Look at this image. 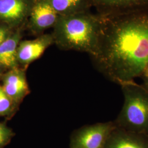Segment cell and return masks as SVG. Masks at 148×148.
Masks as SVG:
<instances>
[{
	"instance_id": "obj_8",
	"label": "cell",
	"mask_w": 148,
	"mask_h": 148,
	"mask_svg": "<svg viewBox=\"0 0 148 148\" xmlns=\"http://www.w3.org/2000/svg\"><path fill=\"white\" fill-rule=\"evenodd\" d=\"M3 89L13 102L21 101L29 92L24 69L18 67L11 69L5 75Z\"/></svg>"
},
{
	"instance_id": "obj_1",
	"label": "cell",
	"mask_w": 148,
	"mask_h": 148,
	"mask_svg": "<svg viewBox=\"0 0 148 148\" xmlns=\"http://www.w3.org/2000/svg\"><path fill=\"white\" fill-rule=\"evenodd\" d=\"M93 57L113 81L123 85L142 75L148 64V10L102 14Z\"/></svg>"
},
{
	"instance_id": "obj_5",
	"label": "cell",
	"mask_w": 148,
	"mask_h": 148,
	"mask_svg": "<svg viewBox=\"0 0 148 148\" xmlns=\"http://www.w3.org/2000/svg\"><path fill=\"white\" fill-rule=\"evenodd\" d=\"M58 17L49 0H36L28 18V26L32 33L40 34L54 27Z\"/></svg>"
},
{
	"instance_id": "obj_15",
	"label": "cell",
	"mask_w": 148,
	"mask_h": 148,
	"mask_svg": "<svg viewBox=\"0 0 148 148\" xmlns=\"http://www.w3.org/2000/svg\"><path fill=\"white\" fill-rule=\"evenodd\" d=\"M8 30L7 28L0 27V45L8 37Z\"/></svg>"
},
{
	"instance_id": "obj_3",
	"label": "cell",
	"mask_w": 148,
	"mask_h": 148,
	"mask_svg": "<svg viewBox=\"0 0 148 148\" xmlns=\"http://www.w3.org/2000/svg\"><path fill=\"white\" fill-rule=\"evenodd\" d=\"M125 102L119 123L136 132L148 131V91L134 82L122 85Z\"/></svg>"
},
{
	"instance_id": "obj_7",
	"label": "cell",
	"mask_w": 148,
	"mask_h": 148,
	"mask_svg": "<svg viewBox=\"0 0 148 148\" xmlns=\"http://www.w3.org/2000/svg\"><path fill=\"white\" fill-rule=\"evenodd\" d=\"M53 43L52 34H43L34 40L21 41L17 48L18 63L27 66L39 58Z\"/></svg>"
},
{
	"instance_id": "obj_10",
	"label": "cell",
	"mask_w": 148,
	"mask_h": 148,
	"mask_svg": "<svg viewBox=\"0 0 148 148\" xmlns=\"http://www.w3.org/2000/svg\"><path fill=\"white\" fill-rule=\"evenodd\" d=\"M19 30L11 34L0 45V65L14 69L17 68V48L21 42Z\"/></svg>"
},
{
	"instance_id": "obj_12",
	"label": "cell",
	"mask_w": 148,
	"mask_h": 148,
	"mask_svg": "<svg viewBox=\"0 0 148 148\" xmlns=\"http://www.w3.org/2000/svg\"><path fill=\"white\" fill-rule=\"evenodd\" d=\"M49 2L59 16H67L86 11L88 4V0H49Z\"/></svg>"
},
{
	"instance_id": "obj_17",
	"label": "cell",
	"mask_w": 148,
	"mask_h": 148,
	"mask_svg": "<svg viewBox=\"0 0 148 148\" xmlns=\"http://www.w3.org/2000/svg\"><path fill=\"white\" fill-rule=\"evenodd\" d=\"M147 79V87H148V79Z\"/></svg>"
},
{
	"instance_id": "obj_2",
	"label": "cell",
	"mask_w": 148,
	"mask_h": 148,
	"mask_svg": "<svg viewBox=\"0 0 148 148\" xmlns=\"http://www.w3.org/2000/svg\"><path fill=\"white\" fill-rule=\"evenodd\" d=\"M101 32V16H95L84 11L59 16L52 35L54 43L59 47L87 52L95 57Z\"/></svg>"
},
{
	"instance_id": "obj_4",
	"label": "cell",
	"mask_w": 148,
	"mask_h": 148,
	"mask_svg": "<svg viewBox=\"0 0 148 148\" xmlns=\"http://www.w3.org/2000/svg\"><path fill=\"white\" fill-rule=\"evenodd\" d=\"M114 129L111 122L101 123L81 129L73 141V148H104Z\"/></svg>"
},
{
	"instance_id": "obj_13",
	"label": "cell",
	"mask_w": 148,
	"mask_h": 148,
	"mask_svg": "<svg viewBox=\"0 0 148 148\" xmlns=\"http://www.w3.org/2000/svg\"><path fill=\"white\" fill-rule=\"evenodd\" d=\"M13 101L7 95L0 85V115H4L11 111Z\"/></svg>"
},
{
	"instance_id": "obj_6",
	"label": "cell",
	"mask_w": 148,
	"mask_h": 148,
	"mask_svg": "<svg viewBox=\"0 0 148 148\" xmlns=\"http://www.w3.org/2000/svg\"><path fill=\"white\" fill-rule=\"evenodd\" d=\"M36 0H0V21L19 26L29 18Z\"/></svg>"
},
{
	"instance_id": "obj_16",
	"label": "cell",
	"mask_w": 148,
	"mask_h": 148,
	"mask_svg": "<svg viewBox=\"0 0 148 148\" xmlns=\"http://www.w3.org/2000/svg\"><path fill=\"white\" fill-rule=\"evenodd\" d=\"M143 75L144 76V77H145L147 78V79H148V64L145 69Z\"/></svg>"
},
{
	"instance_id": "obj_14",
	"label": "cell",
	"mask_w": 148,
	"mask_h": 148,
	"mask_svg": "<svg viewBox=\"0 0 148 148\" xmlns=\"http://www.w3.org/2000/svg\"><path fill=\"white\" fill-rule=\"evenodd\" d=\"M10 135V132L3 125L0 124V147L6 143Z\"/></svg>"
},
{
	"instance_id": "obj_9",
	"label": "cell",
	"mask_w": 148,
	"mask_h": 148,
	"mask_svg": "<svg viewBox=\"0 0 148 148\" xmlns=\"http://www.w3.org/2000/svg\"><path fill=\"white\" fill-rule=\"evenodd\" d=\"M104 11L114 14L148 10V0H88Z\"/></svg>"
},
{
	"instance_id": "obj_11",
	"label": "cell",
	"mask_w": 148,
	"mask_h": 148,
	"mask_svg": "<svg viewBox=\"0 0 148 148\" xmlns=\"http://www.w3.org/2000/svg\"><path fill=\"white\" fill-rule=\"evenodd\" d=\"M105 145L106 148H148V142L133 134L116 132L110 134Z\"/></svg>"
}]
</instances>
